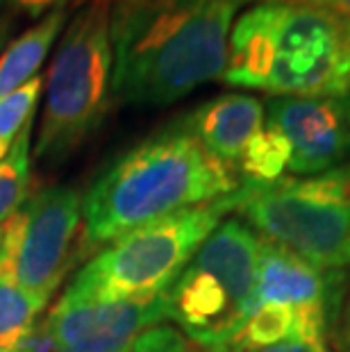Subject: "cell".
<instances>
[{
	"mask_svg": "<svg viewBox=\"0 0 350 352\" xmlns=\"http://www.w3.org/2000/svg\"><path fill=\"white\" fill-rule=\"evenodd\" d=\"M71 0H0V10H10L23 16L36 19L41 14H50L57 7L69 5Z\"/></svg>",
	"mask_w": 350,
	"mask_h": 352,
	"instance_id": "cell-21",
	"label": "cell"
},
{
	"mask_svg": "<svg viewBox=\"0 0 350 352\" xmlns=\"http://www.w3.org/2000/svg\"><path fill=\"white\" fill-rule=\"evenodd\" d=\"M25 228L17 254V282L43 307L94 243L89 239L82 196L71 186H43L23 205Z\"/></svg>",
	"mask_w": 350,
	"mask_h": 352,
	"instance_id": "cell-8",
	"label": "cell"
},
{
	"mask_svg": "<svg viewBox=\"0 0 350 352\" xmlns=\"http://www.w3.org/2000/svg\"><path fill=\"white\" fill-rule=\"evenodd\" d=\"M0 352H5V350H0Z\"/></svg>",
	"mask_w": 350,
	"mask_h": 352,
	"instance_id": "cell-27",
	"label": "cell"
},
{
	"mask_svg": "<svg viewBox=\"0 0 350 352\" xmlns=\"http://www.w3.org/2000/svg\"><path fill=\"white\" fill-rule=\"evenodd\" d=\"M292 162V148L282 134L264 123L255 137L248 141L243 153L237 162V175L245 184H273L282 177Z\"/></svg>",
	"mask_w": 350,
	"mask_h": 352,
	"instance_id": "cell-14",
	"label": "cell"
},
{
	"mask_svg": "<svg viewBox=\"0 0 350 352\" xmlns=\"http://www.w3.org/2000/svg\"><path fill=\"white\" fill-rule=\"evenodd\" d=\"M7 36H10V19L0 16V52H3V48H5Z\"/></svg>",
	"mask_w": 350,
	"mask_h": 352,
	"instance_id": "cell-24",
	"label": "cell"
},
{
	"mask_svg": "<svg viewBox=\"0 0 350 352\" xmlns=\"http://www.w3.org/2000/svg\"><path fill=\"white\" fill-rule=\"evenodd\" d=\"M59 352H128L146 329L168 320L166 294L116 300L66 289L48 314Z\"/></svg>",
	"mask_w": 350,
	"mask_h": 352,
	"instance_id": "cell-9",
	"label": "cell"
},
{
	"mask_svg": "<svg viewBox=\"0 0 350 352\" xmlns=\"http://www.w3.org/2000/svg\"><path fill=\"white\" fill-rule=\"evenodd\" d=\"M41 309L43 305L17 282V273L0 268V350L12 352Z\"/></svg>",
	"mask_w": 350,
	"mask_h": 352,
	"instance_id": "cell-16",
	"label": "cell"
},
{
	"mask_svg": "<svg viewBox=\"0 0 350 352\" xmlns=\"http://www.w3.org/2000/svg\"><path fill=\"white\" fill-rule=\"evenodd\" d=\"M339 352H350V300L341 309V327H339Z\"/></svg>",
	"mask_w": 350,
	"mask_h": 352,
	"instance_id": "cell-23",
	"label": "cell"
},
{
	"mask_svg": "<svg viewBox=\"0 0 350 352\" xmlns=\"http://www.w3.org/2000/svg\"><path fill=\"white\" fill-rule=\"evenodd\" d=\"M182 121L216 160L237 170L243 148L266 123V107L252 96L226 94L203 102Z\"/></svg>",
	"mask_w": 350,
	"mask_h": 352,
	"instance_id": "cell-12",
	"label": "cell"
},
{
	"mask_svg": "<svg viewBox=\"0 0 350 352\" xmlns=\"http://www.w3.org/2000/svg\"><path fill=\"white\" fill-rule=\"evenodd\" d=\"M262 236L245 223L223 221L166 291L168 320L205 352H228L255 307Z\"/></svg>",
	"mask_w": 350,
	"mask_h": 352,
	"instance_id": "cell-5",
	"label": "cell"
},
{
	"mask_svg": "<svg viewBox=\"0 0 350 352\" xmlns=\"http://www.w3.org/2000/svg\"><path fill=\"white\" fill-rule=\"evenodd\" d=\"M116 0H82L66 25L48 76L34 155L64 162L105 121L111 102V10Z\"/></svg>",
	"mask_w": 350,
	"mask_h": 352,
	"instance_id": "cell-4",
	"label": "cell"
},
{
	"mask_svg": "<svg viewBox=\"0 0 350 352\" xmlns=\"http://www.w3.org/2000/svg\"><path fill=\"white\" fill-rule=\"evenodd\" d=\"M30 139L32 123L19 134L10 155L0 162V226L30 198Z\"/></svg>",
	"mask_w": 350,
	"mask_h": 352,
	"instance_id": "cell-17",
	"label": "cell"
},
{
	"mask_svg": "<svg viewBox=\"0 0 350 352\" xmlns=\"http://www.w3.org/2000/svg\"><path fill=\"white\" fill-rule=\"evenodd\" d=\"M0 243H3V226H0Z\"/></svg>",
	"mask_w": 350,
	"mask_h": 352,
	"instance_id": "cell-26",
	"label": "cell"
},
{
	"mask_svg": "<svg viewBox=\"0 0 350 352\" xmlns=\"http://www.w3.org/2000/svg\"><path fill=\"white\" fill-rule=\"evenodd\" d=\"M41 89L43 78L34 76L28 85L0 98V162L10 155L19 134L30 123H34V109L41 98Z\"/></svg>",
	"mask_w": 350,
	"mask_h": 352,
	"instance_id": "cell-18",
	"label": "cell"
},
{
	"mask_svg": "<svg viewBox=\"0 0 350 352\" xmlns=\"http://www.w3.org/2000/svg\"><path fill=\"white\" fill-rule=\"evenodd\" d=\"M348 69L350 14L300 3H257L234 19L219 80L273 98H341Z\"/></svg>",
	"mask_w": 350,
	"mask_h": 352,
	"instance_id": "cell-3",
	"label": "cell"
},
{
	"mask_svg": "<svg viewBox=\"0 0 350 352\" xmlns=\"http://www.w3.org/2000/svg\"><path fill=\"white\" fill-rule=\"evenodd\" d=\"M66 21H69V5L57 7L0 52V98L39 76L36 71L48 57Z\"/></svg>",
	"mask_w": 350,
	"mask_h": 352,
	"instance_id": "cell-13",
	"label": "cell"
},
{
	"mask_svg": "<svg viewBox=\"0 0 350 352\" xmlns=\"http://www.w3.org/2000/svg\"><path fill=\"white\" fill-rule=\"evenodd\" d=\"M239 184L237 170L177 121L111 162L89 186L82 214L96 248L164 216L226 198Z\"/></svg>",
	"mask_w": 350,
	"mask_h": 352,
	"instance_id": "cell-2",
	"label": "cell"
},
{
	"mask_svg": "<svg viewBox=\"0 0 350 352\" xmlns=\"http://www.w3.org/2000/svg\"><path fill=\"white\" fill-rule=\"evenodd\" d=\"M344 271H323L266 239L259 243L255 307L323 305L337 318L344 302Z\"/></svg>",
	"mask_w": 350,
	"mask_h": 352,
	"instance_id": "cell-11",
	"label": "cell"
},
{
	"mask_svg": "<svg viewBox=\"0 0 350 352\" xmlns=\"http://www.w3.org/2000/svg\"><path fill=\"white\" fill-rule=\"evenodd\" d=\"M237 212L262 239L323 271L350 266V162L264 186L241 182Z\"/></svg>",
	"mask_w": 350,
	"mask_h": 352,
	"instance_id": "cell-7",
	"label": "cell"
},
{
	"mask_svg": "<svg viewBox=\"0 0 350 352\" xmlns=\"http://www.w3.org/2000/svg\"><path fill=\"white\" fill-rule=\"evenodd\" d=\"M257 5V3H300V5H316L327 10L350 14V0H239V5Z\"/></svg>",
	"mask_w": 350,
	"mask_h": 352,
	"instance_id": "cell-22",
	"label": "cell"
},
{
	"mask_svg": "<svg viewBox=\"0 0 350 352\" xmlns=\"http://www.w3.org/2000/svg\"><path fill=\"white\" fill-rule=\"evenodd\" d=\"M266 123L292 148L289 170L316 175L337 168L350 157V109L334 96H289L271 98Z\"/></svg>",
	"mask_w": 350,
	"mask_h": 352,
	"instance_id": "cell-10",
	"label": "cell"
},
{
	"mask_svg": "<svg viewBox=\"0 0 350 352\" xmlns=\"http://www.w3.org/2000/svg\"><path fill=\"white\" fill-rule=\"evenodd\" d=\"M128 352H205L189 336L171 325H155L146 329L139 339L128 348Z\"/></svg>",
	"mask_w": 350,
	"mask_h": 352,
	"instance_id": "cell-20",
	"label": "cell"
},
{
	"mask_svg": "<svg viewBox=\"0 0 350 352\" xmlns=\"http://www.w3.org/2000/svg\"><path fill=\"white\" fill-rule=\"evenodd\" d=\"M298 309L296 332L282 343L257 352H332L327 346L330 327L337 318L325 309L323 305H305Z\"/></svg>",
	"mask_w": 350,
	"mask_h": 352,
	"instance_id": "cell-19",
	"label": "cell"
},
{
	"mask_svg": "<svg viewBox=\"0 0 350 352\" xmlns=\"http://www.w3.org/2000/svg\"><path fill=\"white\" fill-rule=\"evenodd\" d=\"M239 0H116L111 10V96L166 107L226 69Z\"/></svg>",
	"mask_w": 350,
	"mask_h": 352,
	"instance_id": "cell-1",
	"label": "cell"
},
{
	"mask_svg": "<svg viewBox=\"0 0 350 352\" xmlns=\"http://www.w3.org/2000/svg\"><path fill=\"white\" fill-rule=\"evenodd\" d=\"M298 309L289 305H259L230 343L228 352H257L282 343L296 332Z\"/></svg>",
	"mask_w": 350,
	"mask_h": 352,
	"instance_id": "cell-15",
	"label": "cell"
},
{
	"mask_svg": "<svg viewBox=\"0 0 350 352\" xmlns=\"http://www.w3.org/2000/svg\"><path fill=\"white\" fill-rule=\"evenodd\" d=\"M241 184L226 198L189 207L118 236L76 275L71 289L116 300H148L173 287L205 239L237 212Z\"/></svg>",
	"mask_w": 350,
	"mask_h": 352,
	"instance_id": "cell-6",
	"label": "cell"
},
{
	"mask_svg": "<svg viewBox=\"0 0 350 352\" xmlns=\"http://www.w3.org/2000/svg\"><path fill=\"white\" fill-rule=\"evenodd\" d=\"M341 100L348 104L350 109V69H348V76H346V82H344V94H341Z\"/></svg>",
	"mask_w": 350,
	"mask_h": 352,
	"instance_id": "cell-25",
	"label": "cell"
}]
</instances>
